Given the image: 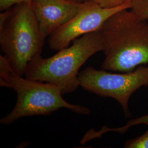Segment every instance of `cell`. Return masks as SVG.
<instances>
[{
	"label": "cell",
	"mask_w": 148,
	"mask_h": 148,
	"mask_svg": "<svg viewBox=\"0 0 148 148\" xmlns=\"http://www.w3.org/2000/svg\"><path fill=\"white\" fill-rule=\"evenodd\" d=\"M99 30L105 56L103 70L127 73L148 65V21L125 9L110 16Z\"/></svg>",
	"instance_id": "obj_1"
},
{
	"label": "cell",
	"mask_w": 148,
	"mask_h": 148,
	"mask_svg": "<svg viewBox=\"0 0 148 148\" xmlns=\"http://www.w3.org/2000/svg\"><path fill=\"white\" fill-rule=\"evenodd\" d=\"M0 86L14 90L17 100L14 109L0 120L3 125H9L24 117L49 115L60 109H69L82 115H90L85 106L65 101L61 87L45 82L24 78L12 69L2 55H0Z\"/></svg>",
	"instance_id": "obj_2"
},
{
	"label": "cell",
	"mask_w": 148,
	"mask_h": 148,
	"mask_svg": "<svg viewBox=\"0 0 148 148\" xmlns=\"http://www.w3.org/2000/svg\"><path fill=\"white\" fill-rule=\"evenodd\" d=\"M102 50L99 30L87 33L75 39L71 46L59 50L51 57H36L28 64L24 76L58 85L63 94L73 92L79 86L80 68L91 56Z\"/></svg>",
	"instance_id": "obj_3"
},
{
	"label": "cell",
	"mask_w": 148,
	"mask_h": 148,
	"mask_svg": "<svg viewBox=\"0 0 148 148\" xmlns=\"http://www.w3.org/2000/svg\"><path fill=\"white\" fill-rule=\"evenodd\" d=\"M45 40L31 2L13 6L11 15L0 26V46L3 57L20 76H23L29 63L41 55Z\"/></svg>",
	"instance_id": "obj_4"
},
{
	"label": "cell",
	"mask_w": 148,
	"mask_h": 148,
	"mask_svg": "<svg viewBox=\"0 0 148 148\" xmlns=\"http://www.w3.org/2000/svg\"><path fill=\"white\" fill-rule=\"evenodd\" d=\"M79 86L92 93L116 101L126 118L131 116L129 101L134 92L148 86V65L132 71L115 73L88 66L79 74Z\"/></svg>",
	"instance_id": "obj_5"
},
{
	"label": "cell",
	"mask_w": 148,
	"mask_h": 148,
	"mask_svg": "<svg viewBox=\"0 0 148 148\" xmlns=\"http://www.w3.org/2000/svg\"><path fill=\"white\" fill-rule=\"evenodd\" d=\"M131 7L130 0L119 7L112 8H103L93 1L83 2L77 14L49 36V47L54 51L67 47L75 39L87 33L99 30L112 14Z\"/></svg>",
	"instance_id": "obj_6"
},
{
	"label": "cell",
	"mask_w": 148,
	"mask_h": 148,
	"mask_svg": "<svg viewBox=\"0 0 148 148\" xmlns=\"http://www.w3.org/2000/svg\"><path fill=\"white\" fill-rule=\"evenodd\" d=\"M81 3L74 0H32V10L43 36L46 38L70 21L79 11Z\"/></svg>",
	"instance_id": "obj_7"
},
{
	"label": "cell",
	"mask_w": 148,
	"mask_h": 148,
	"mask_svg": "<svg viewBox=\"0 0 148 148\" xmlns=\"http://www.w3.org/2000/svg\"><path fill=\"white\" fill-rule=\"evenodd\" d=\"M131 10L142 18L148 21V0H130Z\"/></svg>",
	"instance_id": "obj_8"
},
{
	"label": "cell",
	"mask_w": 148,
	"mask_h": 148,
	"mask_svg": "<svg viewBox=\"0 0 148 148\" xmlns=\"http://www.w3.org/2000/svg\"><path fill=\"white\" fill-rule=\"evenodd\" d=\"M126 148H148V130L143 134L128 140L124 145Z\"/></svg>",
	"instance_id": "obj_9"
},
{
	"label": "cell",
	"mask_w": 148,
	"mask_h": 148,
	"mask_svg": "<svg viewBox=\"0 0 148 148\" xmlns=\"http://www.w3.org/2000/svg\"><path fill=\"white\" fill-rule=\"evenodd\" d=\"M139 125H145L148 126V114L135 119L131 120L127 122L125 126L120 128H116V130L117 132L123 133L126 132L130 128Z\"/></svg>",
	"instance_id": "obj_10"
},
{
	"label": "cell",
	"mask_w": 148,
	"mask_h": 148,
	"mask_svg": "<svg viewBox=\"0 0 148 148\" xmlns=\"http://www.w3.org/2000/svg\"><path fill=\"white\" fill-rule=\"evenodd\" d=\"M75 1L83 2L85 1H93L98 4L103 8H112L119 7L128 0H74Z\"/></svg>",
	"instance_id": "obj_11"
},
{
	"label": "cell",
	"mask_w": 148,
	"mask_h": 148,
	"mask_svg": "<svg viewBox=\"0 0 148 148\" xmlns=\"http://www.w3.org/2000/svg\"><path fill=\"white\" fill-rule=\"evenodd\" d=\"M32 0H0V10L5 11L12 7L24 2H30Z\"/></svg>",
	"instance_id": "obj_12"
}]
</instances>
